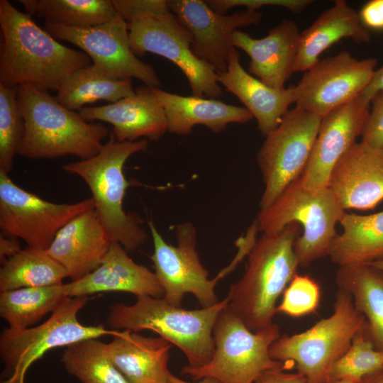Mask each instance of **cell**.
Returning <instances> with one entry per match:
<instances>
[{
	"mask_svg": "<svg viewBox=\"0 0 383 383\" xmlns=\"http://www.w3.org/2000/svg\"><path fill=\"white\" fill-rule=\"evenodd\" d=\"M321 121L318 116L295 106L265 136L257 153L265 184L260 210L271 205L290 184L300 178L309 162Z\"/></svg>",
	"mask_w": 383,
	"mask_h": 383,
	"instance_id": "11",
	"label": "cell"
},
{
	"mask_svg": "<svg viewBox=\"0 0 383 383\" xmlns=\"http://www.w3.org/2000/svg\"><path fill=\"white\" fill-rule=\"evenodd\" d=\"M366 326V319L355 308L351 296L338 289L330 316L302 333L280 335L270 346V355L288 368L294 362L305 383H329L333 365Z\"/></svg>",
	"mask_w": 383,
	"mask_h": 383,
	"instance_id": "6",
	"label": "cell"
},
{
	"mask_svg": "<svg viewBox=\"0 0 383 383\" xmlns=\"http://www.w3.org/2000/svg\"><path fill=\"white\" fill-rule=\"evenodd\" d=\"M131 50L138 57L147 52L174 63L187 78L192 95L217 99L222 95L218 74L192 50L193 37L170 10L167 1L128 23Z\"/></svg>",
	"mask_w": 383,
	"mask_h": 383,
	"instance_id": "10",
	"label": "cell"
},
{
	"mask_svg": "<svg viewBox=\"0 0 383 383\" xmlns=\"http://www.w3.org/2000/svg\"><path fill=\"white\" fill-rule=\"evenodd\" d=\"M90 338L65 348L61 362L82 383H130L111 360L106 343Z\"/></svg>",
	"mask_w": 383,
	"mask_h": 383,
	"instance_id": "33",
	"label": "cell"
},
{
	"mask_svg": "<svg viewBox=\"0 0 383 383\" xmlns=\"http://www.w3.org/2000/svg\"><path fill=\"white\" fill-rule=\"evenodd\" d=\"M18 87L0 84V170L9 173L24 133Z\"/></svg>",
	"mask_w": 383,
	"mask_h": 383,
	"instance_id": "35",
	"label": "cell"
},
{
	"mask_svg": "<svg viewBox=\"0 0 383 383\" xmlns=\"http://www.w3.org/2000/svg\"><path fill=\"white\" fill-rule=\"evenodd\" d=\"M360 383H383V369L365 378Z\"/></svg>",
	"mask_w": 383,
	"mask_h": 383,
	"instance_id": "45",
	"label": "cell"
},
{
	"mask_svg": "<svg viewBox=\"0 0 383 383\" xmlns=\"http://www.w3.org/2000/svg\"><path fill=\"white\" fill-rule=\"evenodd\" d=\"M321 296V287L315 279L296 274L283 292L276 311L293 318L315 313L319 307Z\"/></svg>",
	"mask_w": 383,
	"mask_h": 383,
	"instance_id": "36",
	"label": "cell"
},
{
	"mask_svg": "<svg viewBox=\"0 0 383 383\" xmlns=\"http://www.w3.org/2000/svg\"><path fill=\"white\" fill-rule=\"evenodd\" d=\"M30 16L72 28L99 25L117 15L112 0H20Z\"/></svg>",
	"mask_w": 383,
	"mask_h": 383,
	"instance_id": "32",
	"label": "cell"
},
{
	"mask_svg": "<svg viewBox=\"0 0 383 383\" xmlns=\"http://www.w3.org/2000/svg\"><path fill=\"white\" fill-rule=\"evenodd\" d=\"M67 297L69 296L64 283L2 292L0 316L10 328H27L52 313Z\"/></svg>",
	"mask_w": 383,
	"mask_h": 383,
	"instance_id": "31",
	"label": "cell"
},
{
	"mask_svg": "<svg viewBox=\"0 0 383 383\" xmlns=\"http://www.w3.org/2000/svg\"><path fill=\"white\" fill-rule=\"evenodd\" d=\"M21 250L20 244L14 238L0 235V261L4 263L7 259L16 255Z\"/></svg>",
	"mask_w": 383,
	"mask_h": 383,
	"instance_id": "42",
	"label": "cell"
},
{
	"mask_svg": "<svg viewBox=\"0 0 383 383\" xmlns=\"http://www.w3.org/2000/svg\"><path fill=\"white\" fill-rule=\"evenodd\" d=\"M382 369L383 352L375 348L366 326L355 335L348 350L333 365L329 383L339 380L360 383Z\"/></svg>",
	"mask_w": 383,
	"mask_h": 383,
	"instance_id": "34",
	"label": "cell"
},
{
	"mask_svg": "<svg viewBox=\"0 0 383 383\" xmlns=\"http://www.w3.org/2000/svg\"><path fill=\"white\" fill-rule=\"evenodd\" d=\"M218 82L245 105L265 136L279 126L289 106L295 103L294 87L277 89L265 84L243 68L235 48L230 54L226 71L218 74Z\"/></svg>",
	"mask_w": 383,
	"mask_h": 383,
	"instance_id": "23",
	"label": "cell"
},
{
	"mask_svg": "<svg viewBox=\"0 0 383 383\" xmlns=\"http://www.w3.org/2000/svg\"><path fill=\"white\" fill-rule=\"evenodd\" d=\"M380 91H383V65L374 71L370 84L361 95L370 101L372 96Z\"/></svg>",
	"mask_w": 383,
	"mask_h": 383,
	"instance_id": "43",
	"label": "cell"
},
{
	"mask_svg": "<svg viewBox=\"0 0 383 383\" xmlns=\"http://www.w3.org/2000/svg\"><path fill=\"white\" fill-rule=\"evenodd\" d=\"M167 4L179 21L192 33L194 54L221 74L226 71L235 48L233 33L238 28L258 25L262 18L258 11L245 9L231 14L214 11L201 0H169Z\"/></svg>",
	"mask_w": 383,
	"mask_h": 383,
	"instance_id": "16",
	"label": "cell"
},
{
	"mask_svg": "<svg viewBox=\"0 0 383 383\" xmlns=\"http://www.w3.org/2000/svg\"><path fill=\"white\" fill-rule=\"evenodd\" d=\"M360 18L362 24L368 29L383 30V0H372L361 9Z\"/></svg>",
	"mask_w": 383,
	"mask_h": 383,
	"instance_id": "40",
	"label": "cell"
},
{
	"mask_svg": "<svg viewBox=\"0 0 383 383\" xmlns=\"http://www.w3.org/2000/svg\"><path fill=\"white\" fill-rule=\"evenodd\" d=\"M332 383H356V382L353 381H350V380H339V381H336Z\"/></svg>",
	"mask_w": 383,
	"mask_h": 383,
	"instance_id": "47",
	"label": "cell"
},
{
	"mask_svg": "<svg viewBox=\"0 0 383 383\" xmlns=\"http://www.w3.org/2000/svg\"><path fill=\"white\" fill-rule=\"evenodd\" d=\"M148 225L153 241L150 258L155 274L164 290L163 298L170 304L181 306L187 294H193L202 308L216 304L219 300L215 292L220 273L212 279L202 265L196 246V231L190 222L176 226L177 245L167 243L152 221Z\"/></svg>",
	"mask_w": 383,
	"mask_h": 383,
	"instance_id": "12",
	"label": "cell"
},
{
	"mask_svg": "<svg viewBox=\"0 0 383 383\" xmlns=\"http://www.w3.org/2000/svg\"><path fill=\"white\" fill-rule=\"evenodd\" d=\"M276 323L251 331L228 305L219 313L213 330L214 352L206 365H186L181 373L196 381L215 378L222 383H253L265 372L288 367L270 355L272 344L280 337Z\"/></svg>",
	"mask_w": 383,
	"mask_h": 383,
	"instance_id": "8",
	"label": "cell"
},
{
	"mask_svg": "<svg viewBox=\"0 0 383 383\" xmlns=\"http://www.w3.org/2000/svg\"><path fill=\"white\" fill-rule=\"evenodd\" d=\"M299 227L292 223L274 233H262L248 255L243 277L229 289L231 307L251 331L271 326L277 303L299 266L294 244Z\"/></svg>",
	"mask_w": 383,
	"mask_h": 383,
	"instance_id": "3",
	"label": "cell"
},
{
	"mask_svg": "<svg viewBox=\"0 0 383 383\" xmlns=\"http://www.w3.org/2000/svg\"><path fill=\"white\" fill-rule=\"evenodd\" d=\"M152 91L164 109L167 131L179 135L190 134L196 125H204L218 133L230 123H245L254 118L246 108L217 99L182 96L159 87Z\"/></svg>",
	"mask_w": 383,
	"mask_h": 383,
	"instance_id": "24",
	"label": "cell"
},
{
	"mask_svg": "<svg viewBox=\"0 0 383 383\" xmlns=\"http://www.w3.org/2000/svg\"><path fill=\"white\" fill-rule=\"evenodd\" d=\"M45 30L56 40L82 49L93 65L108 77L136 78L151 88L160 85L154 68L139 60L131 50L128 23L118 14L106 23L84 28L45 22Z\"/></svg>",
	"mask_w": 383,
	"mask_h": 383,
	"instance_id": "14",
	"label": "cell"
},
{
	"mask_svg": "<svg viewBox=\"0 0 383 383\" xmlns=\"http://www.w3.org/2000/svg\"><path fill=\"white\" fill-rule=\"evenodd\" d=\"M89 300V296L67 297L42 323L21 330L4 328L0 335L2 383H26L29 368L52 349L116 335L118 331L102 325L86 326L79 321L78 313Z\"/></svg>",
	"mask_w": 383,
	"mask_h": 383,
	"instance_id": "9",
	"label": "cell"
},
{
	"mask_svg": "<svg viewBox=\"0 0 383 383\" xmlns=\"http://www.w3.org/2000/svg\"><path fill=\"white\" fill-rule=\"evenodd\" d=\"M209 6L216 12L226 14L231 8L245 6L246 9L257 11L266 6H283L294 13H299L311 4L310 0H210Z\"/></svg>",
	"mask_w": 383,
	"mask_h": 383,
	"instance_id": "37",
	"label": "cell"
},
{
	"mask_svg": "<svg viewBox=\"0 0 383 383\" xmlns=\"http://www.w3.org/2000/svg\"><path fill=\"white\" fill-rule=\"evenodd\" d=\"M345 212L328 187L309 189L299 178L271 205L260 210L256 221L263 233H278L289 224H300L303 233L296 239L294 249L299 266L306 267L328 256L338 234L336 224Z\"/></svg>",
	"mask_w": 383,
	"mask_h": 383,
	"instance_id": "7",
	"label": "cell"
},
{
	"mask_svg": "<svg viewBox=\"0 0 383 383\" xmlns=\"http://www.w3.org/2000/svg\"><path fill=\"white\" fill-rule=\"evenodd\" d=\"M78 112L88 121L111 123V134L119 142L140 138L157 140L167 131L164 109L152 88L145 85L138 87L132 96L104 106H84Z\"/></svg>",
	"mask_w": 383,
	"mask_h": 383,
	"instance_id": "20",
	"label": "cell"
},
{
	"mask_svg": "<svg viewBox=\"0 0 383 383\" xmlns=\"http://www.w3.org/2000/svg\"><path fill=\"white\" fill-rule=\"evenodd\" d=\"M304 377L299 372H287L284 370L265 372L253 383H305Z\"/></svg>",
	"mask_w": 383,
	"mask_h": 383,
	"instance_id": "41",
	"label": "cell"
},
{
	"mask_svg": "<svg viewBox=\"0 0 383 383\" xmlns=\"http://www.w3.org/2000/svg\"><path fill=\"white\" fill-rule=\"evenodd\" d=\"M300 35L294 21L284 20L259 39L236 30L232 42L235 48L241 49L250 57V74L270 87L283 89L294 72Z\"/></svg>",
	"mask_w": 383,
	"mask_h": 383,
	"instance_id": "19",
	"label": "cell"
},
{
	"mask_svg": "<svg viewBox=\"0 0 383 383\" xmlns=\"http://www.w3.org/2000/svg\"><path fill=\"white\" fill-rule=\"evenodd\" d=\"M228 303L226 296L212 306L188 310L168 303L163 297L141 296L131 305H111L106 324L115 331H152L180 349L188 366L198 367L212 358L213 327Z\"/></svg>",
	"mask_w": 383,
	"mask_h": 383,
	"instance_id": "4",
	"label": "cell"
},
{
	"mask_svg": "<svg viewBox=\"0 0 383 383\" xmlns=\"http://www.w3.org/2000/svg\"><path fill=\"white\" fill-rule=\"evenodd\" d=\"M165 0H112L116 11L127 23L134 18L155 11Z\"/></svg>",
	"mask_w": 383,
	"mask_h": 383,
	"instance_id": "39",
	"label": "cell"
},
{
	"mask_svg": "<svg viewBox=\"0 0 383 383\" xmlns=\"http://www.w3.org/2000/svg\"><path fill=\"white\" fill-rule=\"evenodd\" d=\"M328 187L344 210L374 209L383 200V149L356 143L334 167Z\"/></svg>",
	"mask_w": 383,
	"mask_h": 383,
	"instance_id": "18",
	"label": "cell"
},
{
	"mask_svg": "<svg viewBox=\"0 0 383 383\" xmlns=\"http://www.w3.org/2000/svg\"><path fill=\"white\" fill-rule=\"evenodd\" d=\"M94 208L91 198L73 204L43 199L15 184L0 170L1 234L18 238L28 247L48 250L57 232L77 215Z\"/></svg>",
	"mask_w": 383,
	"mask_h": 383,
	"instance_id": "13",
	"label": "cell"
},
{
	"mask_svg": "<svg viewBox=\"0 0 383 383\" xmlns=\"http://www.w3.org/2000/svg\"><path fill=\"white\" fill-rule=\"evenodd\" d=\"M167 383H222V382L212 377H204L199 380H196V382H190L183 380L177 377V376L174 375L172 373H171Z\"/></svg>",
	"mask_w": 383,
	"mask_h": 383,
	"instance_id": "44",
	"label": "cell"
},
{
	"mask_svg": "<svg viewBox=\"0 0 383 383\" xmlns=\"http://www.w3.org/2000/svg\"><path fill=\"white\" fill-rule=\"evenodd\" d=\"M370 104L372 106L361 135V141L372 147L383 149V91L372 96Z\"/></svg>",
	"mask_w": 383,
	"mask_h": 383,
	"instance_id": "38",
	"label": "cell"
},
{
	"mask_svg": "<svg viewBox=\"0 0 383 383\" xmlns=\"http://www.w3.org/2000/svg\"><path fill=\"white\" fill-rule=\"evenodd\" d=\"M135 94L132 79L108 77L91 65L68 77L57 91L55 98L65 107L79 111L88 104L101 100L113 103Z\"/></svg>",
	"mask_w": 383,
	"mask_h": 383,
	"instance_id": "29",
	"label": "cell"
},
{
	"mask_svg": "<svg viewBox=\"0 0 383 383\" xmlns=\"http://www.w3.org/2000/svg\"><path fill=\"white\" fill-rule=\"evenodd\" d=\"M106 346L111 360L130 383H167L172 345L163 338L118 331Z\"/></svg>",
	"mask_w": 383,
	"mask_h": 383,
	"instance_id": "25",
	"label": "cell"
},
{
	"mask_svg": "<svg viewBox=\"0 0 383 383\" xmlns=\"http://www.w3.org/2000/svg\"><path fill=\"white\" fill-rule=\"evenodd\" d=\"M343 38L368 43L371 34L361 22L359 13L345 1L337 0L301 32L294 72H306L319 60L323 52Z\"/></svg>",
	"mask_w": 383,
	"mask_h": 383,
	"instance_id": "26",
	"label": "cell"
},
{
	"mask_svg": "<svg viewBox=\"0 0 383 383\" xmlns=\"http://www.w3.org/2000/svg\"><path fill=\"white\" fill-rule=\"evenodd\" d=\"M335 282L338 289L351 296L366 319L375 348L383 352V271L370 264L343 265L337 271Z\"/></svg>",
	"mask_w": 383,
	"mask_h": 383,
	"instance_id": "28",
	"label": "cell"
},
{
	"mask_svg": "<svg viewBox=\"0 0 383 383\" xmlns=\"http://www.w3.org/2000/svg\"><path fill=\"white\" fill-rule=\"evenodd\" d=\"M17 97L25 125L18 155L30 159L72 155L86 160L101 150L109 132L103 124L89 122L31 83L18 86Z\"/></svg>",
	"mask_w": 383,
	"mask_h": 383,
	"instance_id": "2",
	"label": "cell"
},
{
	"mask_svg": "<svg viewBox=\"0 0 383 383\" xmlns=\"http://www.w3.org/2000/svg\"><path fill=\"white\" fill-rule=\"evenodd\" d=\"M343 232L332 241L328 256L339 266L383 260V211L369 215L345 212Z\"/></svg>",
	"mask_w": 383,
	"mask_h": 383,
	"instance_id": "27",
	"label": "cell"
},
{
	"mask_svg": "<svg viewBox=\"0 0 383 383\" xmlns=\"http://www.w3.org/2000/svg\"><path fill=\"white\" fill-rule=\"evenodd\" d=\"M65 285L69 297L88 296L104 292H125L136 297L164 296V290L155 272L135 262L116 241H111L102 263L96 270Z\"/></svg>",
	"mask_w": 383,
	"mask_h": 383,
	"instance_id": "22",
	"label": "cell"
},
{
	"mask_svg": "<svg viewBox=\"0 0 383 383\" xmlns=\"http://www.w3.org/2000/svg\"><path fill=\"white\" fill-rule=\"evenodd\" d=\"M66 277V270L47 250L28 246L2 263L0 292L60 284Z\"/></svg>",
	"mask_w": 383,
	"mask_h": 383,
	"instance_id": "30",
	"label": "cell"
},
{
	"mask_svg": "<svg viewBox=\"0 0 383 383\" xmlns=\"http://www.w3.org/2000/svg\"><path fill=\"white\" fill-rule=\"evenodd\" d=\"M370 264L383 271V260L374 262Z\"/></svg>",
	"mask_w": 383,
	"mask_h": 383,
	"instance_id": "46",
	"label": "cell"
},
{
	"mask_svg": "<svg viewBox=\"0 0 383 383\" xmlns=\"http://www.w3.org/2000/svg\"><path fill=\"white\" fill-rule=\"evenodd\" d=\"M370 101L361 94L321 118L318 132L299 179L309 189L328 187L331 174L340 159L361 136Z\"/></svg>",
	"mask_w": 383,
	"mask_h": 383,
	"instance_id": "17",
	"label": "cell"
},
{
	"mask_svg": "<svg viewBox=\"0 0 383 383\" xmlns=\"http://www.w3.org/2000/svg\"><path fill=\"white\" fill-rule=\"evenodd\" d=\"M111 241L93 208L66 223L47 251L76 281L101 265Z\"/></svg>",
	"mask_w": 383,
	"mask_h": 383,
	"instance_id": "21",
	"label": "cell"
},
{
	"mask_svg": "<svg viewBox=\"0 0 383 383\" xmlns=\"http://www.w3.org/2000/svg\"><path fill=\"white\" fill-rule=\"evenodd\" d=\"M377 65L376 58L359 60L347 51L319 60L294 87L296 106L322 118L361 94Z\"/></svg>",
	"mask_w": 383,
	"mask_h": 383,
	"instance_id": "15",
	"label": "cell"
},
{
	"mask_svg": "<svg viewBox=\"0 0 383 383\" xmlns=\"http://www.w3.org/2000/svg\"><path fill=\"white\" fill-rule=\"evenodd\" d=\"M0 84L57 91L68 77L91 65L85 52L61 44L6 0L0 1Z\"/></svg>",
	"mask_w": 383,
	"mask_h": 383,
	"instance_id": "1",
	"label": "cell"
},
{
	"mask_svg": "<svg viewBox=\"0 0 383 383\" xmlns=\"http://www.w3.org/2000/svg\"><path fill=\"white\" fill-rule=\"evenodd\" d=\"M111 135V139L103 145L98 154L64 165L62 169L79 176L87 184L94 209L111 240L128 251H134L145 243L148 234L140 216L123 210V198L129 187L123 167L132 155L148 149V141L119 142Z\"/></svg>",
	"mask_w": 383,
	"mask_h": 383,
	"instance_id": "5",
	"label": "cell"
}]
</instances>
